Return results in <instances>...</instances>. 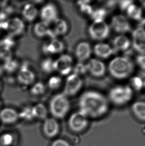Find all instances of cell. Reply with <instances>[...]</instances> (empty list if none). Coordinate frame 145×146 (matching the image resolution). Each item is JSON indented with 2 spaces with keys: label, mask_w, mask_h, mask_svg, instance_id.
Here are the masks:
<instances>
[{
  "label": "cell",
  "mask_w": 145,
  "mask_h": 146,
  "mask_svg": "<svg viewBox=\"0 0 145 146\" xmlns=\"http://www.w3.org/2000/svg\"><path fill=\"white\" fill-rule=\"evenodd\" d=\"M130 85L131 88H133L136 91H140L144 86L143 80L140 76H135L132 78L130 79Z\"/></svg>",
  "instance_id": "cell-29"
},
{
  "label": "cell",
  "mask_w": 145,
  "mask_h": 146,
  "mask_svg": "<svg viewBox=\"0 0 145 146\" xmlns=\"http://www.w3.org/2000/svg\"><path fill=\"white\" fill-rule=\"evenodd\" d=\"M0 48H1V46H0Z\"/></svg>",
  "instance_id": "cell-46"
},
{
  "label": "cell",
  "mask_w": 145,
  "mask_h": 146,
  "mask_svg": "<svg viewBox=\"0 0 145 146\" xmlns=\"http://www.w3.org/2000/svg\"><path fill=\"white\" fill-rule=\"evenodd\" d=\"M80 111L88 118H98L108 112L109 104L104 95L94 91H86L79 100Z\"/></svg>",
  "instance_id": "cell-1"
},
{
  "label": "cell",
  "mask_w": 145,
  "mask_h": 146,
  "mask_svg": "<svg viewBox=\"0 0 145 146\" xmlns=\"http://www.w3.org/2000/svg\"><path fill=\"white\" fill-rule=\"evenodd\" d=\"M82 84L83 82L80 76L72 73L67 77L63 94L67 97L75 95L80 90Z\"/></svg>",
  "instance_id": "cell-7"
},
{
  "label": "cell",
  "mask_w": 145,
  "mask_h": 146,
  "mask_svg": "<svg viewBox=\"0 0 145 146\" xmlns=\"http://www.w3.org/2000/svg\"><path fill=\"white\" fill-rule=\"evenodd\" d=\"M108 70L110 74L114 78L126 79L133 72L134 64L129 57H116L110 62Z\"/></svg>",
  "instance_id": "cell-2"
},
{
  "label": "cell",
  "mask_w": 145,
  "mask_h": 146,
  "mask_svg": "<svg viewBox=\"0 0 145 146\" xmlns=\"http://www.w3.org/2000/svg\"><path fill=\"white\" fill-rule=\"evenodd\" d=\"M110 27L104 21L94 22L88 28V34L92 40L102 41L108 38Z\"/></svg>",
  "instance_id": "cell-5"
},
{
  "label": "cell",
  "mask_w": 145,
  "mask_h": 146,
  "mask_svg": "<svg viewBox=\"0 0 145 146\" xmlns=\"http://www.w3.org/2000/svg\"><path fill=\"white\" fill-rule=\"evenodd\" d=\"M19 117L16 111L11 108H5L0 111V120L5 124L16 122Z\"/></svg>",
  "instance_id": "cell-18"
},
{
  "label": "cell",
  "mask_w": 145,
  "mask_h": 146,
  "mask_svg": "<svg viewBox=\"0 0 145 146\" xmlns=\"http://www.w3.org/2000/svg\"><path fill=\"white\" fill-rule=\"evenodd\" d=\"M92 49L90 44L86 42H80L76 46L75 54L80 62L86 61L90 57Z\"/></svg>",
  "instance_id": "cell-16"
},
{
  "label": "cell",
  "mask_w": 145,
  "mask_h": 146,
  "mask_svg": "<svg viewBox=\"0 0 145 146\" xmlns=\"http://www.w3.org/2000/svg\"><path fill=\"white\" fill-rule=\"evenodd\" d=\"M1 84H0V90H1Z\"/></svg>",
  "instance_id": "cell-44"
},
{
  "label": "cell",
  "mask_w": 145,
  "mask_h": 146,
  "mask_svg": "<svg viewBox=\"0 0 145 146\" xmlns=\"http://www.w3.org/2000/svg\"><path fill=\"white\" fill-rule=\"evenodd\" d=\"M62 84V79L58 76H53L48 81V86L52 90L58 89Z\"/></svg>",
  "instance_id": "cell-31"
},
{
  "label": "cell",
  "mask_w": 145,
  "mask_h": 146,
  "mask_svg": "<svg viewBox=\"0 0 145 146\" xmlns=\"http://www.w3.org/2000/svg\"><path fill=\"white\" fill-rule=\"evenodd\" d=\"M86 66L87 71L94 77H102L106 73V66L100 60L92 58L88 61Z\"/></svg>",
  "instance_id": "cell-11"
},
{
  "label": "cell",
  "mask_w": 145,
  "mask_h": 146,
  "mask_svg": "<svg viewBox=\"0 0 145 146\" xmlns=\"http://www.w3.org/2000/svg\"><path fill=\"white\" fill-rule=\"evenodd\" d=\"M108 97L113 104L123 106L131 100L133 91L129 85L117 86L110 90Z\"/></svg>",
  "instance_id": "cell-4"
},
{
  "label": "cell",
  "mask_w": 145,
  "mask_h": 146,
  "mask_svg": "<svg viewBox=\"0 0 145 146\" xmlns=\"http://www.w3.org/2000/svg\"><path fill=\"white\" fill-rule=\"evenodd\" d=\"M54 23L53 31L56 36H62L67 33L68 31V25L65 20L58 18Z\"/></svg>",
  "instance_id": "cell-24"
},
{
  "label": "cell",
  "mask_w": 145,
  "mask_h": 146,
  "mask_svg": "<svg viewBox=\"0 0 145 146\" xmlns=\"http://www.w3.org/2000/svg\"><path fill=\"white\" fill-rule=\"evenodd\" d=\"M64 49V44L63 42L56 38L52 40L48 44L43 46V52L46 54H56L60 53Z\"/></svg>",
  "instance_id": "cell-19"
},
{
  "label": "cell",
  "mask_w": 145,
  "mask_h": 146,
  "mask_svg": "<svg viewBox=\"0 0 145 146\" xmlns=\"http://www.w3.org/2000/svg\"><path fill=\"white\" fill-rule=\"evenodd\" d=\"M34 33L39 38H43L45 36H50L51 29L49 24L41 21L38 22L34 27Z\"/></svg>",
  "instance_id": "cell-23"
},
{
  "label": "cell",
  "mask_w": 145,
  "mask_h": 146,
  "mask_svg": "<svg viewBox=\"0 0 145 146\" xmlns=\"http://www.w3.org/2000/svg\"><path fill=\"white\" fill-rule=\"evenodd\" d=\"M112 44L114 53L118 51H126L129 49L131 42L129 39L124 35H119L114 38Z\"/></svg>",
  "instance_id": "cell-17"
},
{
  "label": "cell",
  "mask_w": 145,
  "mask_h": 146,
  "mask_svg": "<svg viewBox=\"0 0 145 146\" xmlns=\"http://www.w3.org/2000/svg\"><path fill=\"white\" fill-rule=\"evenodd\" d=\"M94 52L98 57L102 59H106L114 53L113 48L107 44L99 43L94 48Z\"/></svg>",
  "instance_id": "cell-20"
},
{
  "label": "cell",
  "mask_w": 145,
  "mask_h": 146,
  "mask_svg": "<svg viewBox=\"0 0 145 146\" xmlns=\"http://www.w3.org/2000/svg\"><path fill=\"white\" fill-rule=\"evenodd\" d=\"M69 128L74 132H80L86 128L88 118L80 111L73 113L68 121Z\"/></svg>",
  "instance_id": "cell-6"
},
{
  "label": "cell",
  "mask_w": 145,
  "mask_h": 146,
  "mask_svg": "<svg viewBox=\"0 0 145 146\" xmlns=\"http://www.w3.org/2000/svg\"><path fill=\"white\" fill-rule=\"evenodd\" d=\"M127 13L128 17L132 20L139 21L142 19V10L135 4H132L128 7Z\"/></svg>",
  "instance_id": "cell-25"
},
{
  "label": "cell",
  "mask_w": 145,
  "mask_h": 146,
  "mask_svg": "<svg viewBox=\"0 0 145 146\" xmlns=\"http://www.w3.org/2000/svg\"><path fill=\"white\" fill-rule=\"evenodd\" d=\"M119 8L122 11L127 10L128 8L131 5L133 4V1H118Z\"/></svg>",
  "instance_id": "cell-39"
},
{
  "label": "cell",
  "mask_w": 145,
  "mask_h": 146,
  "mask_svg": "<svg viewBox=\"0 0 145 146\" xmlns=\"http://www.w3.org/2000/svg\"><path fill=\"white\" fill-rule=\"evenodd\" d=\"M72 58L68 54H63L54 61L55 71L61 75H67L72 70Z\"/></svg>",
  "instance_id": "cell-8"
},
{
  "label": "cell",
  "mask_w": 145,
  "mask_h": 146,
  "mask_svg": "<svg viewBox=\"0 0 145 146\" xmlns=\"http://www.w3.org/2000/svg\"><path fill=\"white\" fill-rule=\"evenodd\" d=\"M51 146H71L68 142L63 139H57L54 141Z\"/></svg>",
  "instance_id": "cell-40"
},
{
  "label": "cell",
  "mask_w": 145,
  "mask_h": 146,
  "mask_svg": "<svg viewBox=\"0 0 145 146\" xmlns=\"http://www.w3.org/2000/svg\"><path fill=\"white\" fill-rule=\"evenodd\" d=\"M41 67L42 70L45 73H52L55 71L54 61L50 58L44 59L41 62Z\"/></svg>",
  "instance_id": "cell-28"
},
{
  "label": "cell",
  "mask_w": 145,
  "mask_h": 146,
  "mask_svg": "<svg viewBox=\"0 0 145 146\" xmlns=\"http://www.w3.org/2000/svg\"><path fill=\"white\" fill-rule=\"evenodd\" d=\"M4 71L9 73H13L16 71L18 67V63L16 60L11 59L5 62L3 66Z\"/></svg>",
  "instance_id": "cell-30"
},
{
  "label": "cell",
  "mask_w": 145,
  "mask_h": 146,
  "mask_svg": "<svg viewBox=\"0 0 145 146\" xmlns=\"http://www.w3.org/2000/svg\"><path fill=\"white\" fill-rule=\"evenodd\" d=\"M25 29L24 22L18 18H14L7 20L6 30L11 36H18L22 34Z\"/></svg>",
  "instance_id": "cell-13"
},
{
  "label": "cell",
  "mask_w": 145,
  "mask_h": 146,
  "mask_svg": "<svg viewBox=\"0 0 145 146\" xmlns=\"http://www.w3.org/2000/svg\"><path fill=\"white\" fill-rule=\"evenodd\" d=\"M38 14V10L34 4L28 3L24 6L22 11L24 18L26 21L31 22L34 21L37 17Z\"/></svg>",
  "instance_id": "cell-22"
},
{
  "label": "cell",
  "mask_w": 145,
  "mask_h": 146,
  "mask_svg": "<svg viewBox=\"0 0 145 146\" xmlns=\"http://www.w3.org/2000/svg\"><path fill=\"white\" fill-rule=\"evenodd\" d=\"M17 78L20 84L29 85L34 83L36 76L34 73L28 68V65L26 64H24L20 68Z\"/></svg>",
  "instance_id": "cell-14"
},
{
  "label": "cell",
  "mask_w": 145,
  "mask_h": 146,
  "mask_svg": "<svg viewBox=\"0 0 145 146\" xmlns=\"http://www.w3.org/2000/svg\"><path fill=\"white\" fill-rule=\"evenodd\" d=\"M118 1H109L106 2L105 6L107 9H112L115 7Z\"/></svg>",
  "instance_id": "cell-41"
},
{
  "label": "cell",
  "mask_w": 145,
  "mask_h": 146,
  "mask_svg": "<svg viewBox=\"0 0 145 146\" xmlns=\"http://www.w3.org/2000/svg\"><path fill=\"white\" fill-rule=\"evenodd\" d=\"M86 72L88 71L86 65L80 62L77 63L74 68V73L78 76L82 74H84Z\"/></svg>",
  "instance_id": "cell-37"
},
{
  "label": "cell",
  "mask_w": 145,
  "mask_h": 146,
  "mask_svg": "<svg viewBox=\"0 0 145 146\" xmlns=\"http://www.w3.org/2000/svg\"><path fill=\"white\" fill-rule=\"evenodd\" d=\"M132 46L141 54H145V29L138 27L132 33Z\"/></svg>",
  "instance_id": "cell-10"
},
{
  "label": "cell",
  "mask_w": 145,
  "mask_h": 146,
  "mask_svg": "<svg viewBox=\"0 0 145 146\" xmlns=\"http://www.w3.org/2000/svg\"><path fill=\"white\" fill-rule=\"evenodd\" d=\"M4 70L3 66L0 65V76L2 75V74L4 72Z\"/></svg>",
  "instance_id": "cell-42"
},
{
  "label": "cell",
  "mask_w": 145,
  "mask_h": 146,
  "mask_svg": "<svg viewBox=\"0 0 145 146\" xmlns=\"http://www.w3.org/2000/svg\"><path fill=\"white\" fill-rule=\"evenodd\" d=\"M45 90V87L43 83L37 82L34 84L30 89V92L34 95H39L43 94Z\"/></svg>",
  "instance_id": "cell-34"
},
{
  "label": "cell",
  "mask_w": 145,
  "mask_h": 146,
  "mask_svg": "<svg viewBox=\"0 0 145 146\" xmlns=\"http://www.w3.org/2000/svg\"><path fill=\"white\" fill-rule=\"evenodd\" d=\"M0 59L5 62L12 59L11 50L5 48H0Z\"/></svg>",
  "instance_id": "cell-36"
},
{
  "label": "cell",
  "mask_w": 145,
  "mask_h": 146,
  "mask_svg": "<svg viewBox=\"0 0 145 146\" xmlns=\"http://www.w3.org/2000/svg\"><path fill=\"white\" fill-rule=\"evenodd\" d=\"M49 109L54 117L63 118L69 112L70 103L67 96L63 93L58 94L51 99L49 104Z\"/></svg>",
  "instance_id": "cell-3"
},
{
  "label": "cell",
  "mask_w": 145,
  "mask_h": 146,
  "mask_svg": "<svg viewBox=\"0 0 145 146\" xmlns=\"http://www.w3.org/2000/svg\"><path fill=\"white\" fill-rule=\"evenodd\" d=\"M90 1H79L77 2V4L80 7V10L81 12L84 14L91 15L92 14L94 10L92 7L89 5L90 3Z\"/></svg>",
  "instance_id": "cell-32"
},
{
  "label": "cell",
  "mask_w": 145,
  "mask_h": 146,
  "mask_svg": "<svg viewBox=\"0 0 145 146\" xmlns=\"http://www.w3.org/2000/svg\"><path fill=\"white\" fill-rule=\"evenodd\" d=\"M140 3H141V4L142 5V6L144 8H145V1H140Z\"/></svg>",
  "instance_id": "cell-43"
},
{
  "label": "cell",
  "mask_w": 145,
  "mask_h": 146,
  "mask_svg": "<svg viewBox=\"0 0 145 146\" xmlns=\"http://www.w3.org/2000/svg\"><path fill=\"white\" fill-rule=\"evenodd\" d=\"M33 117L40 119L47 118V110L44 105L38 103L32 108Z\"/></svg>",
  "instance_id": "cell-26"
},
{
  "label": "cell",
  "mask_w": 145,
  "mask_h": 146,
  "mask_svg": "<svg viewBox=\"0 0 145 146\" xmlns=\"http://www.w3.org/2000/svg\"><path fill=\"white\" fill-rule=\"evenodd\" d=\"M131 110L136 118L141 121H145V101H136L132 105Z\"/></svg>",
  "instance_id": "cell-21"
},
{
  "label": "cell",
  "mask_w": 145,
  "mask_h": 146,
  "mask_svg": "<svg viewBox=\"0 0 145 146\" xmlns=\"http://www.w3.org/2000/svg\"><path fill=\"white\" fill-rule=\"evenodd\" d=\"M111 27L117 33L121 34L128 33L131 30L127 19L122 15H116L112 18Z\"/></svg>",
  "instance_id": "cell-9"
},
{
  "label": "cell",
  "mask_w": 145,
  "mask_h": 146,
  "mask_svg": "<svg viewBox=\"0 0 145 146\" xmlns=\"http://www.w3.org/2000/svg\"><path fill=\"white\" fill-rule=\"evenodd\" d=\"M14 45V41L11 36H8L0 40L1 48L11 49Z\"/></svg>",
  "instance_id": "cell-35"
},
{
  "label": "cell",
  "mask_w": 145,
  "mask_h": 146,
  "mask_svg": "<svg viewBox=\"0 0 145 146\" xmlns=\"http://www.w3.org/2000/svg\"><path fill=\"white\" fill-rule=\"evenodd\" d=\"M40 15L42 21L48 24L54 23L58 18L57 8L52 3H48L43 6Z\"/></svg>",
  "instance_id": "cell-12"
},
{
  "label": "cell",
  "mask_w": 145,
  "mask_h": 146,
  "mask_svg": "<svg viewBox=\"0 0 145 146\" xmlns=\"http://www.w3.org/2000/svg\"><path fill=\"white\" fill-rule=\"evenodd\" d=\"M144 86H145V82H144Z\"/></svg>",
  "instance_id": "cell-45"
},
{
  "label": "cell",
  "mask_w": 145,
  "mask_h": 146,
  "mask_svg": "<svg viewBox=\"0 0 145 146\" xmlns=\"http://www.w3.org/2000/svg\"><path fill=\"white\" fill-rule=\"evenodd\" d=\"M107 15V12L105 9L98 8L93 11L90 16L94 22H100L104 21Z\"/></svg>",
  "instance_id": "cell-27"
},
{
  "label": "cell",
  "mask_w": 145,
  "mask_h": 146,
  "mask_svg": "<svg viewBox=\"0 0 145 146\" xmlns=\"http://www.w3.org/2000/svg\"><path fill=\"white\" fill-rule=\"evenodd\" d=\"M136 62L143 70L145 71V54L138 55L136 57Z\"/></svg>",
  "instance_id": "cell-38"
},
{
  "label": "cell",
  "mask_w": 145,
  "mask_h": 146,
  "mask_svg": "<svg viewBox=\"0 0 145 146\" xmlns=\"http://www.w3.org/2000/svg\"><path fill=\"white\" fill-rule=\"evenodd\" d=\"M14 142V137L10 133H5L0 137V144L3 146H10Z\"/></svg>",
  "instance_id": "cell-33"
},
{
  "label": "cell",
  "mask_w": 145,
  "mask_h": 146,
  "mask_svg": "<svg viewBox=\"0 0 145 146\" xmlns=\"http://www.w3.org/2000/svg\"><path fill=\"white\" fill-rule=\"evenodd\" d=\"M59 125L57 121L53 118H48L45 119L43 124L44 134L48 138H53L59 133Z\"/></svg>",
  "instance_id": "cell-15"
}]
</instances>
